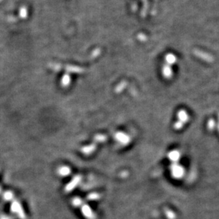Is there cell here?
I'll return each instance as SVG.
<instances>
[{
  "mask_svg": "<svg viewBox=\"0 0 219 219\" xmlns=\"http://www.w3.org/2000/svg\"><path fill=\"white\" fill-rule=\"evenodd\" d=\"M4 199L6 201H11L14 198V195H13V193L11 192V191H7V192H6L5 193H4Z\"/></svg>",
  "mask_w": 219,
  "mask_h": 219,
  "instance_id": "18",
  "label": "cell"
},
{
  "mask_svg": "<svg viewBox=\"0 0 219 219\" xmlns=\"http://www.w3.org/2000/svg\"><path fill=\"white\" fill-rule=\"evenodd\" d=\"M175 61H176V58L174 56H168L167 61L169 63H171V64H172V63H174L175 62Z\"/></svg>",
  "mask_w": 219,
  "mask_h": 219,
  "instance_id": "20",
  "label": "cell"
},
{
  "mask_svg": "<svg viewBox=\"0 0 219 219\" xmlns=\"http://www.w3.org/2000/svg\"><path fill=\"white\" fill-rule=\"evenodd\" d=\"M168 157L173 163H177L181 158V153L178 150H173L168 154Z\"/></svg>",
  "mask_w": 219,
  "mask_h": 219,
  "instance_id": "8",
  "label": "cell"
},
{
  "mask_svg": "<svg viewBox=\"0 0 219 219\" xmlns=\"http://www.w3.org/2000/svg\"><path fill=\"white\" fill-rule=\"evenodd\" d=\"M184 125V124H183L182 122H179V121H177V122H176L174 125V128L175 129H177V130H179V129L183 128Z\"/></svg>",
  "mask_w": 219,
  "mask_h": 219,
  "instance_id": "19",
  "label": "cell"
},
{
  "mask_svg": "<svg viewBox=\"0 0 219 219\" xmlns=\"http://www.w3.org/2000/svg\"><path fill=\"white\" fill-rule=\"evenodd\" d=\"M82 179L81 175H76L73 177V179L67 184V185L65 187V191L67 193L71 192L74 191V189L78 185Z\"/></svg>",
  "mask_w": 219,
  "mask_h": 219,
  "instance_id": "3",
  "label": "cell"
},
{
  "mask_svg": "<svg viewBox=\"0 0 219 219\" xmlns=\"http://www.w3.org/2000/svg\"><path fill=\"white\" fill-rule=\"evenodd\" d=\"M0 219H12V218L8 216H0Z\"/></svg>",
  "mask_w": 219,
  "mask_h": 219,
  "instance_id": "21",
  "label": "cell"
},
{
  "mask_svg": "<svg viewBox=\"0 0 219 219\" xmlns=\"http://www.w3.org/2000/svg\"><path fill=\"white\" fill-rule=\"evenodd\" d=\"M11 211L16 213L20 219H26V214L22 209V205L17 201H14L11 206Z\"/></svg>",
  "mask_w": 219,
  "mask_h": 219,
  "instance_id": "2",
  "label": "cell"
},
{
  "mask_svg": "<svg viewBox=\"0 0 219 219\" xmlns=\"http://www.w3.org/2000/svg\"><path fill=\"white\" fill-rule=\"evenodd\" d=\"M100 198V195L99 194V193H95V192L90 193V194H88L87 196V197H86V198H87L88 201L98 200V199H99Z\"/></svg>",
  "mask_w": 219,
  "mask_h": 219,
  "instance_id": "14",
  "label": "cell"
},
{
  "mask_svg": "<svg viewBox=\"0 0 219 219\" xmlns=\"http://www.w3.org/2000/svg\"><path fill=\"white\" fill-rule=\"evenodd\" d=\"M81 211L83 215L87 219H95V216L90 207L88 204H83L81 206Z\"/></svg>",
  "mask_w": 219,
  "mask_h": 219,
  "instance_id": "6",
  "label": "cell"
},
{
  "mask_svg": "<svg viewBox=\"0 0 219 219\" xmlns=\"http://www.w3.org/2000/svg\"><path fill=\"white\" fill-rule=\"evenodd\" d=\"M216 121L213 119H210L208 121V122H207V128H208L209 131H213L216 128Z\"/></svg>",
  "mask_w": 219,
  "mask_h": 219,
  "instance_id": "13",
  "label": "cell"
},
{
  "mask_svg": "<svg viewBox=\"0 0 219 219\" xmlns=\"http://www.w3.org/2000/svg\"><path fill=\"white\" fill-rule=\"evenodd\" d=\"M165 214L166 216H167V218L169 219H174L175 218V214L174 213V212L170 211V210H165Z\"/></svg>",
  "mask_w": 219,
  "mask_h": 219,
  "instance_id": "17",
  "label": "cell"
},
{
  "mask_svg": "<svg viewBox=\"0 0 219 219\" xmlns=\"http://www.w3.org/2000/svg\"><path fill=\"white\" fill-rule=\"evenodd\" d=\"M177 117L178 121L183 123L185 125L186 123L189 120V116L187 113V112L184 110H180L177 113Z\"/></svg>",
  "mask_w": 219,
  "mask_h": 219,
  "instance_id": "7",
  "label": "cell"
},
{
  "mask_svg": "<svg viewBox=\"0 0 219 219\" xmlns=\"http://www.w3.org/2000/svg\"><path fill=\"white\" fill-rule=\"evenodd\" d=\"M71 173V169L69 166H62L58 169V174L61 177H67Z\"/></svg>",
  "mask_w": 219,
  "mask_h": 219,
  "instance_id": "10",
  "label": "cell"
},
{
  "mask_svg": "<svg viewBox=\"0 0 219 219\" xmlns=\"http://www.w3.org/2000/svg\"><path fill=\"white\" fill-rule=\"evenodd\" d=\"M193 54L196 56H197L198 58H199L201 59V60L206 61V62L209 63H212L214 61V58L213 56H211V55H210L208 53H206V52L200 51V50H197L196 49L193 51Z\"/></svg>",
  "mask_w": 219,
  "mask_h": 219,
  "instance_id": "5",
  "label": "cell"
},
{
  "mask_svg": "<svg viewBox=\"0 0 219 219\" xmlns=\"http://www.w3.org/2000/svg\"><path fill=\"white\" fill-rule=\"evenodd\" d=\"M72 204L75 207H80L83 205V201L80 197H74L72 199Z\"/></svg>",
  "mask_w": 219,
  "mask_h": 219,
  "instance_id": "12",
  "label": "cell"
},
{
  "mask_svg": "<svg viewBox=\"0 0 219 219\" xmlns=\"http://www.w3.org/2000/svg\"><path fill=\"white\" fill-rule=\"evenodd\" d=\"M163 74L164 77L166 78H170L172 76V70L171 69V68L169 66H164V69H163Z\"/></svg>",
  "mask_w": 219,
  "mask_h": 219,
  "instance_id": "11",
  "label": "cell"
},
{
  "mask_svg": "<svg viewBox=\"0 0 219 219\" xmlns=\"http://www.w3.org/2000/svg\"><path fill=\"white\" fill-rule=\"evenodd\" d=\"M172 176L175 179H181L185 174V170L183 166L178 163H172L170 166Z\"/></svg>",
  "mask_w": 219,
  "mask_h": 219,
  "instance_id": "1",
  "label": "cell"
},
{
  "mask_svg": "<svg viewBox=\"0 0 219 219\" xmlns=\"http://www.w3.org/2000/svg\"><path fill=\"white\" fill-rule=\"evenodd\" d=\"M70 78L69 76H68V75H65L64 76H63V79H62V86H64V87H67V86L70 84Z\"/></svg>",
  "mask_w": 219,
  "mask_h": 219,
  "instance_id": "16",
  "label": "cell"
},
{
  "mask_svg": "<svg viewBox=\"0 0 219 219\" xmlns=\"http://www.w3.org/2000/svg\"><path fill=\"white\" fill-rule=\"evenodd\" d=\"M96 149V145L95 144H91L90 145L85 146L81 149V152H83L84 154L88 155L92 154L93 152H95V150Z\"/></svg>",
  "mask_w": 219,
  "mask_h": 219,
  "instance_id": "9",
  "label": "cell"
},
{
  "mask_svg": "<svg viewBox=\"0 0 219 219\" xmlns=\"http://www.w3.org/2000/svg\"><path fill=\"white\" fill-rule=\"evenodd\" d=\"M94 140L97 142H104L107 140V137L104 134H97L95 136Z\"/></svg>",
  "mask_w": 219,
  "mask_h": 219,
  "instance_id": "15",
  "label": "cell"
},
{
  "mask_svg": "<svg viewBox=\"0 0 219 219\" xmlns=\"http://www.w3.org/2000/svg\"><path fill=\"white\" fill-rule=\"evenodd\" d=\"M115 139L122 145H127L130 142L131 138L127 134L122 132H117L115 134Z\"/></svg>",
  "mask_w": 219,
  "mask_h": 219,
  "instance_id": "4",
  "label": "cell"
},
{
  "mask_svg": "<svg viewBox=\"0 0 219 219\" xmlns=\"http://www.w3.org/2000/svg\"><path fill=\"white\" fill-rule=\"evenodd\" d=\"M218 132H219V113H218Z\"/></svg>",
  "mask_w": 219,
  "mask_h": 219,
  "instance_id": "22",
  "label": "cell"
}]
</instances>
